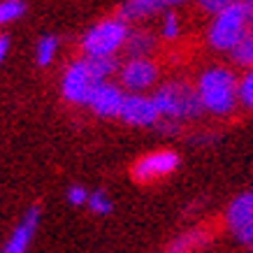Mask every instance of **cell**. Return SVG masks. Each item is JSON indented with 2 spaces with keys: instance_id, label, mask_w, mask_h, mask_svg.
I'll return each instance as SVG.
<instances>
[{
  "instance_id": "6da1fadb",
  "label": "cell",
  "mask_w": 253,
  "mask_h": 253,
  "mask_svg": "<svg viewBox=\"0 0 253 253\" xmlns=\"http://www.w3.org/2000/svg\"><path fill=\"white\" fill-rule=\"evenodd\" d=\"M237 82L239 77L232 72V68H225V65H211L202 70L195 82V91L205 112L214 116L232 114L239 107Z\"/></svg>"
},
{
  "instance_id": "7a4b0ae2",
  "label": "cell",
  "mask_w": 253,
  "mask_h": 253,
  "mask_svg": "<svg viewBox=\"0 0 253 253\" xmlns=\"http://www.w3.org/2000/svg\"><path fill=\"white\" fill-rule=\"evenodd\" d=\"M154 100L161 116L168 121H195L205 114L195 84H188L184 79H172V82L161 84L154 91Z\"/></svg>"
},
{
  "instance_id": "3957f363",
  "label": "cell",
  "mask_w": 253,
  "mask_h": 253,
  "mask_svg": "<svg viewBox=\"0 0 253 253\" xmlns=\"http://www.w3.org/2000/svg\"><path fill=\"white\" fill-rule=\"evenodd\" d=\"M249 33H251V7L244 0H235L221 14L211 16V23L207 28V44L214 51L230 54Z\"/></svg>"
},
{
  "instance_id": "277c9868",
  "label": "cell",
  "mask_w": 253,
  "mask_h": 253,
  "mask_svg": "<svg viewBox=\"0 0 253 253\" xmlns=\"http://www.w3.org/2000/svg\"><path fill=\"white\" fill-rule=\"evenodd\" d=\"M130 33V23H126L119 14L105 16L98 23H93L91 28L82 35L79 40V49L84 58L91 56H119L126 46Z\"/></svg>"
},
{
  "instance_id": "5b68a950",
  "label": "cell",
  "mask_w": 253,
  "mask_h": 253,
  "mask_svg": "<svg viewBox=\"0 0 253 253\" xmlns=\"http://www.w3.org/2000/svg\"><path fill=\"white\" fill-rule=\"evenodd\" d=\"M161 77V65L151 56L126 58L119 68V84L126 93H144L154 88Z\"/></svg>"
},
{
  "instance_id": "8992f818",
  "label": "cell",
  "mask_w": 253,
  "mask_h": 253,
  "mask_svg": "<svg viewBox=\"0 0 253 253\" xmlns=\"http://www.w3.org/2000/svg\"><path fill=\"white\" fill-rule=\"evenodd\" d=\"M179 163H181V158H179L176 151L158 149V151L144 154L142 158H137L132 163L130 176L137 184H154V181H161V179L169 176L172 172H176Z\"/></svg>"
},
{
  "instance_id": "52a82bcc",
  "label": "cell",
  "mask_w": 253,
  "mask_h": 253,
  "mask_svg": "<svg viewBox=\"0 0 253 253\" xmlns=\"http://www.w3.org/2000/svg\"><path fill=\"white\" fill-rule=\"evenodd\" d=\"M119 119L126 126H132V128H156L163 116L158 112V107H156L154 95H146V93H126V100H123Z\"/></svg>"
},
{
  "instance_id": "ba28073f",
  "label": "cell",
  "mask_w": 253,
  "mask_h": 253,
  "mask_svg": "<svg viewBox=\"0 0 253 253\" xmlns=\"http://www.w3.org/2000/svg\"><path fill=\"white\" fill-rule=\"evenodd\" d=\"M93 86H95V82L88 75V68H86L84 58H77V61L70 63L68 68H65V72H63L61 95L70 105H84L86 107V102L91 98Z\"/></svg>"
},
{
  "instance_id": "9c48e42d",
  "label": "cell",
  "mask_w": 253,
  "mask_h": 253,
  "mask_svg": "<svg viewBox=\"0 0 253 253\" xmlns=\"http://www.w3.org/2000/svg\"><path fill=\"white\" fill-rule=\"evenodd\" d=\"M123 100H126V91H123L121 84L100 82V84L93 86L86 107L91 109L95 116H100V119H119Z\"/></svg>"
},
{
  "instance_id": "30bf717a",
  "label": "cell",
  "mask_w": 253,
  "mask_h": 253,
  "mask_svg": "<svg viewBox=\"0 0 253 253\" xmlns=\"http://www.w3.org/2000/svg\"><path fill=\"white\" fill-rule=\"evenodd\" d=\"M40 218H42V209L38 205L28 207V211L21 216V221L14 225V230L9 235L7 244L2 246L0 253H28L33 244V237L40 228Z\"/></svg>"
},
{
  "instance_id": "8fae6325",
  "label": "cell",
  "mask_w": 253,
  "mask_h": 253,
  "mask_svg": "<svg viewBox=\"0 0 253 253\" xmlns=\"http://www.w3.org/2000/svg\"><path fill=\"white\" fill-rule=\"evenodd\" d=\"M165 9L168 7L163 5V0H123L116 14L126 23H142L163 14Z\"/></svg>"
},
{
  "instance_id": "7c38bea8",
  "label": "cell",
  "mask_w": 253,
  "mask_h": 253,
  "mask_svg": "<svg viewBox=\"0 0 253 253\" xmlns=\"http://www.w3.org/2000/svg\"><path fill=\"white\" fill-rule=\"evenodd\" d=\"M249 223H253V191L239 193L225 209V225L230 228V232L244 228Z\"/></svg>"
},
{
  "instance_id": "4fadbf2b",
  "label": "cell",
  "mask_w": 253,
  "mask_h": 253,
  "mask_svg": "<svg viewBox=\"0 0 253 253\" xmlns=\"http://www.w3.org/2000/svg\"><path fill=\"white\" fill-rule=\"evenodd\" d=\"M158 49V35L146 28H130L128 40L123 51L128 54V58H139V56H151Z\"/></svg>"
},
{
  "instance_id": "5bb4252c",
  "label": "cell",
  "mask_w": 253,
  "mask_h": 253,
  "mask_svg": "<svg viewBox=\"0 0 253 253\" xmlns=\"http://www.w3.org/2000/svg\"><path fill=\"white\" fill-rule=\"evenodd\" d=\"M84 58V56H82ZM86 68H88V75L95 84L100 82H112L114 75H119V68L121 63L116 56H91V58H84Z\"/></svg>"
},
{
  "instance_id": "9a60e30c",
  "label": "cell",
  "mask_w": 253,
  "mask_h": 253,
  "mask_svg": "<svg viewBox=\"0 0 253 253\" xmlns=\"http://www.w3.org/2000/svg\"><path fill=\"white\" fill-rule=\"evenodd\" d=\"M205 242H207V230L195 228V230H188L184 235H179L169 244V249L165 253H193V251H198L200 246H205Z\"/></svg>"
},
{
  "instance_id": "2e32d148",
  "label": "cell",
  "mask_w": 253,
  "mask_h": 253,
  "mask_svg": "<svg viewBox=\"0 0 253 253\" xmlns=\"http://www.w3.org/2000/svg\"><path fill=\"white\" fill-rule=\"evenodd\" d=\"M58 46H61V40L56 35H51V33L42 35L38 40V44H35V63L40 68H49L54 63L56 54H58Z\"/></svg>"
},
{
  "instance_id": "e0dca14e",
  "label": "cell",
  "mask_w": 253,
  "mask_h": 253,
  "mask_svg": "<svg viewBox=\"0 0 253 253\" xmlns=\"http://www.w3.org/2000/svg\"><path fill=\"white\" fill-rule=\"evenodd\" d=\"M158 38L165 40V42H174V40L181 38V19L176 12L168 9V12H163L161 16V33H158Z\"/></svg>"
},
{
  "instance_id": "ac0fdd59",
  "label": "cell",
  "mask_w": 253,
  "mask_h": 253,
  "mask_svg": "<svg viewBox=\"0 0 253 253\" xmlns=\"http://www.w3.org/2000/svg\"><path fill=\"white\" fill-rule=\"evenodd\" d=\"M230 58L237 68H253V33H249L242 42L230 51Z\"/></svg>"
},
{
  "instance_id": "d6986e66",
  "label": "cell",
  "mask_w": 253,
  "mask_h": 253,
  "mask_svg": "<svg viewBox=\"0 0 253 253\" xmlns=\"http://www.w3.org/2000/svg\"><path fill=\"white\" fill-rule=\"evenodd\" d=\"M86 207H88V211L95 216H109L114 211V202H112V198H109L102 188H98V191H93L91 195H88Z\"/></svg>"
},
{
  "instance_id": "ffe728a7",
  "label": "cell",
  "mask_w": 253,
  "mask_h": 253,
  "mask_svg": "<svg viewBox=\"0 0 253 253\" xmlns=\"http://www.w3.org/2000/svg\"><path fill=\"white\" fill-rule=\"evenodd\" d=\"M237 95H239V105L249 109V112H253V68L242 72V77L237 82Z\"/></svg>"
},
{
  "instance_id": "44dd1931",
  "label": "cell",
  "mask_w": 253,
  "mask_h": 253,
  "mask_svg": "<svg viewBox=\"0 0 253 253\" xmlns=\"http://www.w3.org/2000/svg\"><path fill=\"white\" fill-rule=\"evenodd\" d=\"M26 12L23 0H0V26L19 21Z\"/></svg>"
},
{
  "instance_id": "7402d4cb",
  "label": "cell",
  "mask_w": 253,
  "mask_h": 253,
  "mask_svg": "<svg viewBox=\"0 0 253 253\" xmlns=\"http://www.w3.org/2000/svg\"><path fill=\"white\" fill-rule=\"evenodd\" d=\"M235 2V0H195V5H198L200 12H205L209 16H216L221 14L223 9H228Z\"/></svg>"
},
{
  "instance_id": "603a6c76",
  "label": "cell",
  "mask_w": 253,
  "mask_h": 253,
  "mask_svg": "<svg viewBox=\"0 0 253 253\" xmlns=\"http://www.w3.org/2000/svg\"><path fill=\"white\" fill-rule=\"evenodd\" d=\"M88 195L91 193L86 191L82 184H72L68 188V202L72 207H86V202H88Z\"/></svg>"
},
{
  "instance_id": "cb8c5ba5",
  "label": "cell",
  "mask_w": 253,
  "mask_h": 253,
  "mask_svg": "<svg viewBox=\"0 0 253 253\" xmlns=\"http://www.w3.org/2000/svg\"><path fill=\"white\" fill-rule=\"evenodd\" d=\"M232 235H235V239H237L242 246H246V249H251L253 251V223H249V225H244V228L235 230Z\"/></svg>"
},
{
  "instance_id": "d4e9b609",
  "label": "cell",
  "mask_w": 253,
  "mask_h": 253,
  "mask_svg": "<svg viewBox=\"0 0 253 253\" xmlns=\"http://www.w3.org/2000/svg\"><path fill=\"white\" fill-rule=\"evenodd\" d=\"M7 54H9V38L0 33V63L7 58Z\"/></svg>"
},
{
  "instance_id": "484cf974",
  "label": "cell",
  "mask_w": 253,
  "mask_h": 253,
  "mask_svg": "<svg viewBox=\"0 0 253 253\" xmlns=\"http://www.w3.org/2000/svg\"><path fill=\"white\" fill-rule=\"evenodd\" d=\"M188 0H163L165 7H179V5H186Z\"/></svg>"
},
{
  "instance_id": "4316f807",
  "label": "cell",
  "mask_w": 253,
  "mask_h": 253,
  "mask_svg": "<svg viewBox=\"0 0 253 253\" xmlns=\"http://www.w3.org/2000/svg\"><path fill=\"white\" fill-rule=\"evenodd\" d=\"M244 2H246V5H249V7L253 9V0H244Z\"/></svg>"
},
{
  "instance_id": "83f0119b",
  "label": "cell",
  "mask_w": 253,
  "mask_h": 253,
  "mask_svg": "<svg viewBox=\"0 0 253 253\" xmlns=\"http://www.w3.org/2000/svg\"><path fill=\"white\" fill-rule=\"evenodd\" d=\"M251 33H253V9H251Z\"/></svg>"
}]
</instances>
